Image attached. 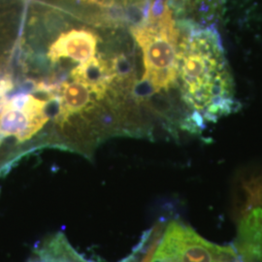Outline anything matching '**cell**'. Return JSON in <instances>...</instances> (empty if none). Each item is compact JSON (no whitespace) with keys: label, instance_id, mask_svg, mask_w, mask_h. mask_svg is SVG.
I'll use <instances>...</instances> for the list:
<instances>
[{"label":"cell","instance_id":"obj_7","mask_svg":"<svg viewBox=\"0 0 262 262\" xmlns=\"http://www.w3.org/2000/svg\"><path fill=\"white\" fill-rule=\"evenodd\" d=\"M57 122L63 123L76 113L82 112L92 101V90L78 81L66 82L59 88Z\"/></svg>","mask_w":262,"mask_h":262},{"label":"cell","instance_id":"obj_1","mask_svg":"<svg viewBox=\"0 0 262 262\" xmlns=\"http://www.w3.org/2000/svg\"><path fill=\"white\" fill-rule=\"evenodd\" d=\"M179 43L178 79L191 115L188 126L202 128L234 111V83L222 40L212 27L188 24Z\"/></svg>","mask_w":262,"mask_h":262},{"label":"cell","instance_id":"obj_5","mask_svg":"<svg viewBox=\"0 0 262 262\" xmlns=\"http://www.w3.org/2000/svg\"><path fill=\"white\" fill-rule=\"evenodd\" d=\"M98 43L97 35L88 29H72L59 35L51 45L48 57L56 62L60 58H70L79 63L94 58Z\"/></svg>","mask_w":262,"mask_h":262},{"label":"cell","instance_id":"obj_3","mask_svg":"<svg viewBox=\"0 0 262 262\" xmlns=\"http://www.w3.org/2000/svg\"><path fill=\"white\" fill-rule=\"evenodd\" d=\"M234 202L236 252L243 262H262V168L239 178Z\"/></svg>","mask_w":262,"mask_h":262},{"label":"cell","instance_id":"obj_8","mask_svg":"<svg viewBox=\"0 0 262 262\" xmlns=\"http://www.w3.org/2000/svg\"><path fill=\"white\" fill-rule=\"evenodd\" d=\"M187 2L200 23L206 26L217 18L223 5V0H187Z\"/></svg>","mask_w":262,"mask_h":262},{"label":"cell","instance_id":"obj_4","mask_svg":"<svg viewBox=\"0 0 262 262\" xmlns=\"http://www.w3.org/2000/svg\"><path fill=\"white\" fill-rule=\"evenodd\" d=\"M239 255L232 247H221L200 237L179 222L169 224L155 251L152 261L235 262Z\"/></svg>","mask_w":262,"mask_h":262},{"label":"cell","instance_id":"obj_9","mask_svg":"<svg viewBox=\"0 0 262 262\" xmlns=\"http://www.w3.org/2000/svg\"><path fill=\"white\" fill-rule=\"evenodd\" d=\"M85 1L97 3V4H107V3H110V1H112V0H85Z\"/></svg>","mask_w":262,"mask_h":262},{"label":"cell","instance_id":"obj_6","mask_svg":"<svg viewBox=\"0 0 262 262\" xmlns=\"http://www.w3.org/2000/svg\"><path fill=\"white\" fill-rule=\"evenodd\" d=\"M72 77L75 81L83 83L89 86L94 94L102 97L112 82L115 73L113 67L109 66L102 58H94L80 63L72 71Z\"/></svg>","mask_w":262,"mask_h":262},{"label":"cell","instance_id":"obj_2","mask_svg":"<svg viewBox=\"0 0 262 262\" xmlns=\"http://www.w3.org/2000/svg\"><path fill=\"white\" fill-rule=\"evenodd\" d=\"M131 33L143 54L142 82L151 94L173 88L178 81L180 32L168 4L155 0Z\"/></svg>","mask_w":262,"mask_h":262}]
</instances>
